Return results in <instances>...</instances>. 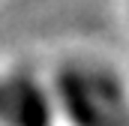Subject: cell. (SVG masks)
<instances>
[{"mask_svg":"<svg viewBox=\"0 0 129 126\" xmlns=\"http://www.w3.org/2000/svg\"><path fill=\"white\" fill-rule=\"evenodd\" d=\"M6 126H51V102L42 93V87L27 75L9 78Z\"/></svg>","mask_w":129,"mask_h":126,"instance_id":"cell-1","label":"cell"}]
</instances>
